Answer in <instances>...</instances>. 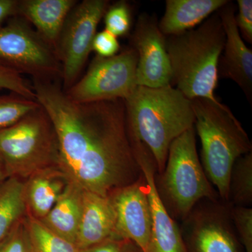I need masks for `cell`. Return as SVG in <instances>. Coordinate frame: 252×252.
<instances>
[{"label": "cell", "mask_w": 252, "mask_h": 252, "mask_svg": "<svg viewBox=\"0 0 252 252\" xmlns=\"http://www.w3.org/2000/svg\"><path fill=\"white\" fill-rule=\"evenodd\" d=\"M106 31L114 36L126 35L130 31L132 16L130 6L125 1L109 6L104 16Z\"/></svg>", "instance_id": "cell-24"}, {"label": "cell", "mask_w": 252, "mask_h": 252, "mask_svg": "<svg viewBox=\"0 0 252 252\" xmlns=\"http://www.w3.org/2000/svg\"><path fill=\"white\" fill-rule=\"evenodd\" d=\"M228 0H166L158 27L164 36L190 31L215 14Z\"/></svg>", "instance_id": "cell-17"}, {"label": "cell", "mask_w": 252, "mask_h": 252, "mask_svg": "<svg viewBox=\"0 0 252 252\" xmlns=\"http://www.w3.org/2000/svg\"><path fill=\"white\" fill-rule=\"evenodd\" d=\"M32 88L56 132L57 166L69 182L108 196L142 177L124 99L78 103L56 81H33Z\"/></svg>", "instance_id": "cell-1"}, {"label": "cell", "mask_w": 252, "mask_h": 252, "mask_svg": "<svg viewBox=\"0 0 252 252\" xmlns=\"http://www.w3.org/2000/svg\"><path fill=\"white\" fill-rule=\"evenodd\" d=\"M157 193L176 221L185 220L204 199L220 200L199 159L194 127L170 144L163 171L156 173Z\"/></svg>", "instance_id": "cell-5"}, {"label": "cell", "mask_w": 252, "mask_h": 252, "mask_svg": "<svg viewBox=\"0 0 252 252\" xmlns=\"http://www.w3.org/2000/svg\"><path fill=\"white\" fill-rule=\"evenodd\" d=\"M109 6L107 0H84L68 15L56 51L62 70L63 90H68L77 82L93 51L97 26Z\"/></svg>", "instance_id": "cell-9"}, {"label": "cell", "mask_w": 252, "mask_h": 252, "mask_svg": "<svg viewBox=\"0 0 252 252\" xmlns=\"http://www.w3.org/2000/svg\"><path fill=\"white\" fill-rule=\"evenodd\" d=\"M137 56V86L159 88L171 86L172 72L165 46L155 14H140L130 39Z\"/></svg>", "instance_id": "cell-11"}, {"label": "cell", "mask_w": 252, "mask_h": 252, "mask_svg": "<svg viewBox=\"0 0 252 252\" xmlns=\"http://www.w3.org/2000/svg\"><path fill=\"white\" fill-rule=\"evenodd\" d=\"M236 6L231 1L218 10L225 35L219 60L218 78L231 79L252 104V51L247 46L235 23Z\"/></svg>", "instance_id": "cell-14"}, {"label": "cell", "mask_w": 252, "mask_h": 252, "mask_svg": "<svg viewBox=\"0 0 252 252\" xmlns=\"http://www.w3.org/2000/svg\"><path fill=\"white\" fill-rule=\"evenodd\" d=\"M24 220L0 244V252H31Z\"/></svg>", "instance_id": "cell-27"}, {"label": "cell", "mask_w": 252, "mask_h": 252, "mask_svg": "<svg viewBox=\"0 0 252 252\" xmlns=\"http://www.w3.org/2000/svg\"><path fill=\"white\" fill-rule=\"evenodd\" d=\"M121 252H144V251L132 241L124 240Z\"/></svg>", "instance_id": "cell-32"}, {"label": "cell", "mask_w": 252, "mask_h": 252, "mask_svg": "<svg viewBox=\"0 0 252 252\" xmlns=\"http://www.w3.org/2000/svg\"><path fill=\"white\" fill-rule=\"evenodd\" d=\"M92 49L97 53V56L100 57H112L119 53L120 44L117 36L104 30L94 36Z\"/></svg>", "instance_id": "cell-29"}, {"label": "cell", "mask_w": 252, "mask_h": 252, "mask_svg": "<svg viewBox=\"0 0 252 252\" xmlns=\"http://www.w3.org/2000/svg\"><path fill=\"white\" fill-rule=\"evenodd\" d=\"M58 155L54 126L41 105L0 130V162L7 177L27 180L40 170L57 166Z\"/></svg>", "instance_id": "cell-6"}, {"label": "cell", "mask_w": 252, "mask_h": 252, "mask_svg": "<svg viewBox=\"0 0 252 252\" xmlns=\"http://www.w3.org/2000/svg\"><path fill=\"white\" fill-rule=\"evenodd\" d=\"M238 14H235V23L240 36L247 42L252 44V1L238 0Z\"/></svg>", "instance_id": "cell-28"}, {"label": "cell", "mask_w": 252, "mask_h": 252, "mask_svg": "<svg viewBox=\"0 0 252 252\" xmlns=\"http://www.w3.org/2000/svg\"><path fill=\"white\" fill-rule=\"evenodd\" d=\"M40 107L37 100L26 98L14 93L0 95V130L14 125Z\"/></svg>", "instance_id": "cell-23"}, {"label": "cell", "mask_w": 252, "mask_h": 252, "mask_svg": "<svg viewBox=\"0 0 252 252\" xmlns=\"http://www.w3.org/2000/svg\"><path fill=\"white\" fill-rule=\"evenodd\" d=\"M134 150L148 190L152 225L147 252H187L180 226L164 207L155 185L157 165L149 149L132 139Z\"/></svg>", "instance_id": "cell-13"}, {"label": "cell", "mask_w": 252, "mask_h": 252, "mask_svg": "<svg viewBox=\"0 0 252 252\" xmlns=\"http://www.w3.org/2000/svg\"><path fill=\"white\" fill-rule=\"evenodd\" d=\"M77 4L76 0H18L16 16L33 25L56 53L63 26Z\"/></svg>", "instance_id": "cell-16"}, {"label": "cell", "mask_w": 252, "mask_h": 252, "mask_svg": "<svg viewBox=\"0 0 252 252\" xmlns=\"http://www.w3.org/2000/svg\"><path fill=\"white\" fill-rule=\"evenodd\" d=\"M194 128L201 142V164L220 200L228 203L230 172L235 160L252 152L246 131L226 105L220 100L191 99Z\"/></svg>", "instance_id": "cell-4"}, {"label": "cell", "mask_w": 252, "mask_h": 252, "mask_svg": "<svg viewBox=\"0 0 252 252\" xmlns=\"http://www.w3.org/2000/svg\"><path fill=\"white\" fill-rule=\"evenodd\" d=\"M137 56L127 47L112 57L96 56L85 75L65 91L78 103L127 99L135 88Z\"/></svg>", "instance_id": "cell-8"}, {"label": "cell", "mask_w": 252, "mask_h": 252, "mask_svg": "<svg viewBox=\"0 0 252 252\" xmlns=\"http://www.w3.org/2000/svg\"><path fill=\"white\" fill-rule=\"evenodd\" d=\"M124 102L129 133L149 149L155 160L157 173H161L170 144L194 127L191 100L172 86H137Z\"/></svg>", "instance_id": "cell-2"}, {"label": "cell", "mask_w": 252, "mask_h": 252, "mask_svg": "<svg viewBox=\"0 0 252 252\" xmlns=\"http://www.w3.org/2000/svg\"><path fill=\"white\" fill-rule=\"evenodd\" d=\"M0 90L14 93L26 98L36 100L32 86L28 84L22 74L0 61Z\"/></svg>", "instance_id": "cell-25"}, {"label": "cell", "mask_w": 252, "mask_h": 252, "mask_svg": "<svg viewBox=\"0 0 252 252\" xmlns=\"http://www.w3.org/2000/svg\"><path fill=\"white\" fill-rule=\"evenodd\" d=\"M109 195L115 212L117 238L130 240L147 252L152 217L143 174L137 182L116 189Z\"/></svg>", "instance_id": "cell-12"}, {"label": "cell", "mask_w": 252, "mask_h": 252, "mask_svg": "<svg viewBox=\"0 0 252 252\" xmlns=\"http://www.w3.org/2000/svg\"><path fill=\"white\" fill-rule=\"evenodd\" d=\"M230 216L245 252H252V208L231 206Z\"/></svg>", "instance_id": "cell-26"}, {"label": "cell", "mask_w": 252, "mask_h": 252, "mask_svg": "<svg viewBox=\"0 0 252 252\" xmlns=\"http://www.w3.org/2000/svg\"><path fill=\"white\" fill-rule=\"evenodd\" d=\"M228 203L231 206L252 205V152L238 158L230 172Z\"/></svg>", "instance_id": "cell-22"}, {"label": "cell", "mask_w": 252, "mask_h": 252, "mask_svg": "<svg viewBox=\"0 0 252 252\" xmlns=\"http://www.w3.org/2000/svg\"><path fill=\"white\" fill-rule=\"evenodd\" d=\"M18 0H0V26L17 14Z\"/></svg>", "instance_id": "cell-30"}, {"label": "cell", "mask_w": 252, "mask_h": 252, "mask_svg": "<svg viewBox=\"0 0 252 252\" xmlns=\"http://www.w3.org/2000/svg\"><path fill=\"white\" fill-rule=\"evenodd\" d=\"M0 61L33 81L61 78L57 54L27 21L18 16L0 26Z\"/></svg>", "instance_id": "cell-7"}, {"label": "cell", "mask_w": 252, "mask_h": 252, "mask_svg": "<svg viewBox=\"0 0 252 252\" xmlns=\"http://www.w3.org/2000/svg\"><path fill=\"white\" fill-rule=\"evenodd\" d=\"M24 223L31 252H83L75 244L56 234L31 215H27Z\"/></svg>", "instance_id": "cell-21"}, {"label": "cell", "mask_w": 252, "mask_h": 252, "mask_svg": "<svg viewBox=\"0 0 252 252\" xmlns=\"http://www.w3.org/2000/svg\"><path fill=\"white\" fill-rule=\"evenodd\" d=\"M112 238L119 239L116 235L115 212L109 195L83 190L75 245L83 251Z\"/></svg>", "instance_id": "cell-15"}, {"label": "cell", "mask_w": 252, "mask_h": 252, "mask_svg": "<svg viewBox=\"0 0 252 252\" xmlns=\"http://www.w3.org/2000/svg\"><path fill=\"white\" fill-rule=\"evenodd\" d=\"M83 190L69 181L51 211L40 220L55 233L74 244L80 221Z\"/></svg>", "instance_id": "cell-19"}, {"label": "cell", "mask_w": 252, "mask_h": 252, "mask_svg": "<svg viewBox=\"0 0 252 252\" xmlns=\"http://www.w3.org/2000/svg\"><path fill=\"white\" fill-rule=\"evenodd\" d=\"M27 215L25 182L8 177L0 182V244Z\"/></svg>", "instance_id": "cell-20"}, {"label": "cell", "mask_w": 252, "mask_h": 252, "mask_svg": "<svg viewBox=\"0 0 252 252\" xmlns=\"http://www.w3.org/2000/svg\"><path fill=\"white\" fill-rule=\"evenodd\" d=\"M69 180L58 166L50 167L28 177L25 182L28 215L42 220L51 211Z\"/></svg>", "instance_id": "cell-18"}, {"label": "cell", "mask_w": 252, "mask_h": 252, "mask_svg": "<svg viewBox=\"0 0 252 252\" xmlns=\"http://www.w3.org/2000/svg\"><path fill=\"white\" fill-rule=\"evenodd\" d=\"M225 41L218 11L197 28L165 36L171 86L190 100L198 97L219 100L215 95L219 79L217 67Z\"/></svg>", "instance_id": "cell-3"}, {"label": "cell", "mask_w": 252, "mask_h": 252, "mask_svg": "<svg viewBox=\"0 0 252 252\" xmlns=\"http://www.w3.org/2000/svg\"><path fill=\"white\" fill-rule=\"evenodd\" d=\"M6 178H8L7 175H6V172H5L4 167H3L2 165L0 162V182L6 180Z\"/></svg>", "instance_id": "cell-33"}, {"label": "cell", "mask_w": 252, "mask_h": 252, "mask_svg": "<svg viewBox=\"0 0 252 252\" xmlns=\"http://www.w3.org/2000/svg\"><path fill=\"white\" fill-rule=\"evenodd\" d=\"M230 205L204 199L182 220L187 252H245L230 216Z\"/></svg>", "instance_id": "cell-10"}, {"label": "cell", "mask_w": 252, "mask_h": 252, "mask_svg": "<svg viewBox=\"0 0 252 252\" xmlns=\"http://www.w3.org/2000/svg\"><path fill=\"white\" fill-rule=\"evenodd\" d=\"M124 240H119L117 238L109 239L103 243H99L98 245H94L83 250V252H121L122 250L123 243Z\"/></svg>", "instance_id": "cell-31"}]
</instances>
